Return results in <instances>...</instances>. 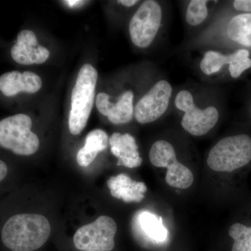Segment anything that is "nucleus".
Masks as SVG:
<instances>
[{"instance_id":"nucleus-1","label":"nucleus","mask_w":251,"mask_h":251,"mask_svg":"<svg viewBox=\"0 0 251 251\" xmlns=\"http://www.w3.org/2000/svg\"><path fill=\"white\" fill-rule=\"evenodd\" d=\"M51 227L45 216L35 214H16L5 221L1 239L11 251H34L46 244Z\"/></svg>"},{"instance_id":"nucleus-2","label":"nucleus","mask_w":251,"mask_h":251,"mask_svg":"<svg viewBox=\"0 0 251 251\" xmlns=\"http://www.w3.org/2000/svg\"><path fill=\"white\" fill-rule=\"evenodd\" d=\"M98 73L93 66L86 64L81 67L72 94V108L69 114L70 133L80 134L87 125L93 108Z\"/></svg>"},{"instance_id":"nucleus-3","label":"nucleus","mask_w":251,"mask_h":251,"mask_svg":"<svg viewBox=\"0 0 251 251\" xmlns=\"http://www.w3.org/2000/svg\"><path fill=\"white\" fill-rule=\"evenodd\" d=\"M251 161V138L240 134L226 137L211 149L207 164L211 170L231 173L247 166Z\"/></svg>"},{"instance_id":"nucleus-4","label":"nucleus","mask_w":251,"mask_h":251,"mask_svg":"<svg viewBox=\"0 0 251 251\" xmlns=\"http://www.w3.org/2000/svg\"><path fill=\"white\" fill-rule=\"evenodd\" d=\"M32 121L25 114H17L0 121V148L18 156L34 154L39 150V137L31 131Z\"/></svg>"},{"instance_id":"nucleus-5","label":"nucleus","mask_w":251,"mask_h":251,"mask_svg":"<svg viewBox=\"0 0 251 251\" xmlns=\"http://www.w3.org/2000/svg\"><path fill=\"white\" fill-rule=\"evenodd\" d=\"M176 108L184 112L181 126L189 134L202 136L210 131L219 120V112L216 107L210 105L199 108L194 101L190 91L183 90L176 94L175 99Z\"/></svg>"},{"instance_id":"nucleus-6","label":"nucleus","mask_w":251,"mask_h":251,"mask_svg":"<svg viewBox=\"0 0 251 251\" xmlns=\"http://www.w3.org/2000/svg\"><path fill=\"white\" fill-rule=\"evenodd\" d=\"M163 22V9L155 0H146L140 5L130 19L128 31L136 47L147 49L156 39Z\"/></svg>"},{"instance_id":"nucleus-7","label":"nucleus","mask_w":251,"mask_h":251,"mask_svg":"<svg viewBox=\"0 0 251 251\" xmlns=\"http://www.w3.org/2000/svg\"><path fill=\"white\" fill-rule=\"evenodd\" d=\"M149 157L153 166L167 168L166 181L171 187L186 189L193 184L192 172L177 161L174 147L169 142L163 140L155 142L150 149Z\"/></svg>"},{"instance_id":"nucleus-8","label":"nucleus","mask_w":251,"mask_h":251,"mask_svg":"<svg viewBox=\"0 0 251 251\" xmlns=\"http://www.w3.org/2000/svg\"><path fill=\"white\" fill-rule=\"evenodd\" d=\"M117 230L115 220L100 216L92 224L77 229L74 237V244L80 251H110L115 248Z\"/></svg>"},{"instance_id":"nucleus-9","label":"nucleus","mask_w":251,"mask_h":251,"mask_svg":"<svg viewBox=\"0 0 251 251\" xmlns=\"http://www.w3.org/2000/svg\"><path fill=\"white\" fill-rule=\"evenodd\" d=\"M173 92V87L168 80H158L135 105L136 121L146 125L161 118L168 110Z\"/></svg>"},{"instance_id":"nucleus-10","label":"nucleus","mask_w":251,"mask_h":251,"mask_svg":"<svg viewBox=\"0 0 251 251\" xmlns=\"http://www.w3.org/2000/svg\"><path fill=\"white\" fill-rule=\"evenodd\" d=\"M132 229L137 242L146 249L163 247L169 240V231L161 216L149 211L136 213L133 218Z\"/></svg>"},{"instance_id":"nucleus-11","label":"nucleus","mask_w":251,"mask_h":251,"mask_svg":"<svg viewBox=\"0 0 251 251\" xmlns=\"http://www.w3.org/2000/svg\"><path fill=\"white\" fill-rule=\"evenodd\" d=\"M108 94L100 92L96 99V105L99 112L108 117L109 121L114 125H124L131 121L134 115L133 99L134 94L130 90L123 92L116 103L110 100Z\"/></svg>"},{"instance_id":"nucleus-12","label":"nucleus","mask_w":251,"mask_h":251,"mask_svg":"<svg viewBox=\"0 0 251 251\" xmlns=\"http://www.w3.org/2000/svg\"><path fill=\"white\" fill-rule=\"evenodd\" d=\"M13 59L23 65L43 64L49 59L50 52L38 45L36 34L31 30H23L18 34L17 41L11 50Z\"/></svg>"},{"instance_id":"nucleus-13","label":"nucleus","mask_w":251,"mask_h":251,"mask_svg":"<svg viewBox=\"0 0 251 251\" xmlns=\"http://www.w3.org/2000/svg\"><path fill=\"white\" fill-rule=\"evenodd\" d=\"M42 87V80L35 73L13 71L0 76V91L6 97H13L21 92L34 94Z\"/></svg>"},{"instance_id":"nucleus-14","label":"nucleus","mask_w":251,"mask_h":251,"mask_svg":"<svg viewBox=\"0 0 251 251\" xmlns=\"http://www.w3.org/2000/svg\"><path fill=\"white\" fill-rule=\"evenodd\" d=\"M112 154L118 158L117 166L135 168L140 167L143 158L140 156L134 137L129 133H114L109 138Z\"/></svg>"},{"instance_id":"nucleus-15","label":"nucleus","mask_w":251,"mask_h":251,"mask_svg":"<svg viewBox=\"0 0 251 251\" xmlns=\"http://www.w3.org/2000/svg\"><path fill=\"white\" fill-rule=\"evenodd\" d=\"M107 184L112 196L128 203L141 202L148 190L143 182L135 181L124 173L110 177Z\"/></svg>"},{"instance_id":"nucleus-16","label":"nucleus","mask_w":251,"mask_h":251,"mask_svg":"<svg viewBox=\"0 0 251 251\" xmlns=\"http://www.w3.org/2000/svg\"><path fill=\"white\" fill-rule=\"evenodd\" d=\"M108 144L109 138L104 130H92L86 137L85 146L81 148L77 153V162L79 166H90L99 153L106 150Z\"/></svg>"},{"instance_id":"nucleus-17","label":"nucleus","mask_w":251,"mask_h":251,"mask_svg":"<svg viewBox=\"0 0 251 251\" xmlns=\"http://www.w3.org/2000/svg\"><path fill=\"white\" fill-rule=\"evenodd\" d=\"M227 34L234 42L251 48V14L234 16L227 24Z\"/></svg>"},{"instance_id":"nucleus-18","label":"nucleus","mask_w":251,"mask_h":251,"mask_svg":"<svg viewBox=\"0 0 251 251\" xmlns=\"http://www.w3.org/2000/svg\"><path fill=\"white\" fill-rule=\"evenodd\" d=\"M232 60V53L224 54L217 51H206L200 64V69L204 75H214L224 66H229Z\"/></svg>"},{"instance_id":"nucleus-19","label":"nucleus","mask_w":251,"mask_h":251,"mask_svg":"<svg viewBox=\"0 0 251 251\" xmlns=\"http://www.w3.org/2000/svg\"><path fill=\"white\" fill-rule=\"evenodd\" d=\"M229 235L234 239L232 251H251V227L237 223L231 226Z\"/></svg>"},{"instance_id":"nucleus-20","label":"nucleus","mask_w":251,"mask_h":251,"mask_svg":"<svg viewBox=\"0 0 251 251\" xmlns=\"http://www.w3.org/2000/svg\"><path fill=\"white\" fill-rule=\"evenodd\" d=\"M206 0H191L188 3L186 12V21L191 26L202 24L208 16L207 4Z\"/></svg>"},{"instance_id":"nucleus-21","label":"nucleus","mask_w":251,"mask_h":251,"mask_svg":"<svg viewBox=\"0 0 251 251\" xmlns=\"http://www.w3.org/2000/svg\"><path fill=\"white\" fill-rule=\"evenodd\" d=\"M249 55L250 53L247 49H239L232 53V60L228 66L231 77L238 78L246 70L250 69L251 59Z\"/></svg>"},{"instance_id":"nucleus-22","label":"nucleus","mask_w":251,"mask_h":251,"mask_svg":"<svg viewBox=\"0 0 251 251\" xmlns=\"http://www.w3.org/2000/svg\"><path fill=\"white\" fill-rule=\"evenodd\" d=\"M233 7L243 14H251V0H235L233 1Z\"/></svg>"},{"instance_id":"nucleus-23","label":"nucleus","mask_w":251,"mask_h":251,"mask_svg":"<svg viewBox=\"0 0 251 251\" xmlns=\"http://www.w3.org/2000/svg\"><path fill=\"white\" fill-rule=\"evenodd\" d=\"M9 175V168L4 161L0 159V183L3 182Z\"/></svg>"},{"instance_id":"nucleus-24","label":"nucleus","mask_w":251,"mask_h":251,"mask_svg":"<svg viewBox=\"0 0 251 251\" xmlns=\"http://www.w3.org/2000/svg\"><path fill=\"white\" fill-rule=\"evenodd\" d=\"M139 1L138 0H119L117 3L123 5V6H126V7H130L133 6L134 5L138 4Z\"/></svg>"},{"instance_id":"nucleus-25","label":"nucleus","mask_w":251,"mask_h":251,"mask_svg":"<svg viewBox=\"0 0 251 251\" xmlns=\"http://www.w3.org/2000/svg\"><path fill=\"white\" fill-rule=\"evenodd\" d=\"M68 5H69L70 6H74V5H77L79 3L82 2V1H66Z\"/></svg>"},{"instance_id":"nucleus-26","label":"nucleus","mask_w":251,"mask_h":251,"mask_svg":"<svg viewBox=\"0 0 251 251\" xmlns=\"http://www.w3.org/2000/svg\"></svg>"}]
</instances>
